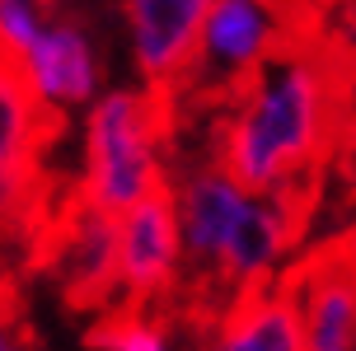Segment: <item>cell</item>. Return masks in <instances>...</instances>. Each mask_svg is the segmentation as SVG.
<instances>
[{
  "label": "cell",
  "instance_id": "10",
  "mask_svg": "<svg viewBox=\"0 0 356 351\" xmlns=\"http://www.w3.org/2000/svg\"><path fill=\"white\" fill-rule=\"evenodd\" d=\"M286 277L305 314V351H356V253L328 248Z\"/></svg>",
  "mask_w": 356,
  "mask_h": 351
},
{
  "label": "cell",
  "instance_id": "8",
  "mask_svg": "<svg viewBox=\"0 0 356 351\" xmlns=\"http://www.w3.org/2000/svg\"><path fill=\"white\" fill-rule=\"evenodd\" d=\"M216 0H122L131 61L141 85L178 94L193 70L197 42Z\"/></svg>",
  "mask_w": 356,
  "mask_h": 351
},
{
  "label": "cell",
  "instance_id": "11",
  "mask_svg": "<svg viewBox=\"0 0 356 351\" xmlns=\"http://www.w3.org/2000/svg\"><path fill=\"white\" fill-rule=\"evenodd\" d=\"M19 66L29 75L33 94L56 113L89 108L99 99V56H94L85 28H75V24H47L33 38V47L19 56Z\"/></svg>",
  "mask_w": 356,
  "mask_h": 351
},
{
  "label": "cell",
  "instance_id": "15",
  "mask_svg": "<svg viewBox=\"0 0 356 351\" xmlns=\"http://www.w3.org/2000/svg\"><path fill=\"white\" fill-rule=\"evenodd\" d=\"M328 33L338 38L347 75H352V99H356V0H333L328 5Z\"/></svg>",
  "mask_w": 356,
  "mask_h": 351
},
{
  "label": "cell",
  "instance_id": "9",
  "mask_svg": "<svg viewBox=\"0 0 356 351\" xmlns=\"http://www.w3.org/2000/svg\"><path fill=\"white\" fill-rule=\"evenodd\" d=\"M202 351H305V314L291 277L225 300L211 314Z\"/></svg>",
  "mask_w": 356,
  "mask_h": 351
},
{
  "label": "cell",
  "instance_id": "13",
  "mask_svg": "<svg viewBox=\"0 0 356 351\" xmlns=\"http://www.w3.org/2000/svg\"><path fill=\"white\" fill-rule=\"evenodd\" d=\"M42 28H47L42 0H0V52L24 56Z\"/></svg>",
  "mask_w": 356,
  "mask_h": 351
},
{
  "label": "cell",
  "instance_id": "5",
  "mask_svg": "<svg viewBox=\"0 0 356 351\" xmlns=\"http://www.w3.org/2000/svg\"><path fill=\"white\" fill-rule=\"evenodd\" d=\"M56 108L33 94L19 56L0 52V248L15 239H33L52 215L42 188V145L56 126Z\"/></svg>",
  "mask_w": 356,
  "mask_h": 351
},
{
  "label": "cell",
  "instance_id": "2",
  "mask_svg": "<svg viewBox=\"0 0 356 351\" xmlns=\"http://www.w3.org/2000/svg\"><path fill=\"white\" fill-rule=\"evenodd\" d=\"M174 113L178 99L150 85L99 94L85 113V169L75 188L118 215L169 188Z\"/></svg>",
  "mask_w": 356,
  "mask_h": 351
},
{
  "label": "cell",
  "instance_id": "1",
  "mask_svg": "<svg viewBox=\"0 0 356 351\" xmlns=\"http://www.w3.org/2000/svg\"><path fill=\"white\" fill-rule=\"evenodd\" d=\"M356 140V99L342 47L309 28L225 104L216 155L249 188H314L328 159Z\"/></svg>",
  "mask_w": 356,
  "mask_h": 351
},
{
  "label": "cell",
  "instance_id": "3",
  "mask_svg": "<svg viewBox=\"0 0 356 351\" xmlns=\"http://www.w3.org/2000/svg\"><path fill=\"white\" fill-rule=\"evenodd\" d=\"M305 10L309 0H216L197 42L193 70L174 99L225 108L282 47L319 28V19H305Z\"/></svg>",
  "mask_w": 356,
  "mask_h": 351
},
{
  "label": "cell",
  "instance_id": "7",
  "mask_svg": "<svg viewBox=\"0 0 356 351\" xmlns=\"http://www.w3.org/2000/svg\"><path fill=\"white\" fill-rule=\"evenodd\" d=\"M122 304H164L183 291V225L169 188L118 215Z\"/></svg>",
  "mask_w": 356,
  "mask_h": 351
},
{
  "label": "cell",
  "instance_id": "6",
  "mask_svg": "<svg viewBox=\"0 0 356 351\" xmlns=\"http://www.w3.org/2000/svg\"><path fill=\"white\" fill-rule=\"evenodd\" d=\"M38 263L61 286L75 309H113L122 304L118 272V211L89 202L80 188L52 202V215L38 234Z\"/></svg>",
  "mask_w": 356,
  "mask_h": 351
},
{
  "label": "cell",
  "instance_id": "4",
  "mask_svg": "<svg viewBox=\"0 0 356 351\" xmlns=\"http://www.w3.org/2000/svg\"><path fill=\"white\" fill-rule=\"evenodd\" d=\"M169 193L178 202V225H183V286L188 281L202 286L207 295H216V309H220L225 304V263L249 220L258 188H249L211 150L207 159L174 164Z\"/></svg>",
  "mask_w": 356,
  "mask_h": 351
},
{
  "label": "cell",
  "instance_id": "16",
  "mask_svg": "<svg viewBox=\"0 0 356 351\" xmlns=\"http://www.w3.org/2000/svg\"><path fill=\"white\" fill-rule=\"evenodd\" d=\"M328 5H333V0H328Z\"/></svg>",
  "mask_w": 356,
  "mask_h": 351
},
{
  "label": "cell",
  "instance_id": "12",
  "mask_svg": "<svg viewBox=\"0 0 356 351\" xmlns=\"http://www.w3.org/2000/svg\"><path fill=\"white\" fill-rule=\"evenodd\" d=\"M85 347L89 351H178L174 323L155 304H113V309H99Z\"/></svg>",
  "mask_w": 356,
  "mask_h": 351
},
{
  "label": "cell",
  "instance_id": "14",
  "mask_svg": "<svg viewBox=\"0 0 356 351\" xmlns=\"http://www.w3.org/2000/svg\"><path fill=\"white\" fill-rule=\"evenodd\" d=\"M0 351H38L29 314H24V300H19L10 277H0Z\"/></svg>",
  "mask_w": 356,
  "mask_h": 351
}]
</instances>
